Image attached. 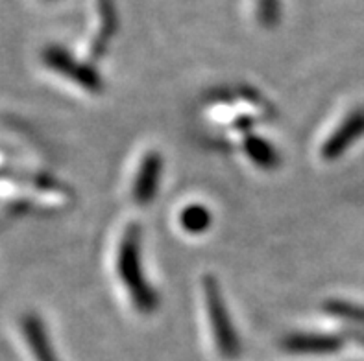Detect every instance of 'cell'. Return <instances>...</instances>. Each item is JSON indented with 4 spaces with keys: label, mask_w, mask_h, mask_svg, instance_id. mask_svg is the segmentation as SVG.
Returning <instances> with one entry per match:
<instances>
[{
    "label": "cell",
    "mask_w": 364,
    "mask_h": 361,
    "mask_svg": "<svg viewBox=\"0 0 364 361\" xmlns=\"http://www.w3.org/2000/svg\"><path fill=\"white\" fill-rule=\"evenodd\" d=\"M245 151L250 159L254 160L255 165L261 168H276L277 166V153L267 140L257 137H248L245 140Z\"/></svg>",
    "instance_id": "8"
},
{
    "label": "cell",
    "mask_w": 364,
    "mask_h": 361,
    "mask_svg": "<svg viewBox=\"0 0 364 361\" xmlns=\"http://www.w3.org/2000/svg\"><path fill=\"white\" fill-rule=\"evenodd\" d=\"M202 299L205 313H208L213 343L217 347L218 356L224 360H235L240 354L239 335L231 325V317L228 313L220 284L211 274H205L202 279Z\"/></svg>",
    "instance_id": "2"
},
{
    "label": "cell",
    "mask_w": 364,
    "mask_h": 361,
    "mask_svg": "<svg viewBox=\"0 0 364 361\" xmlns=\"http://www.w3.org/2000/svg\"><path fill=\"white\" fill-rule=\"evenodd\" d=\"M341 339L331 335H289L283 347L292 354H331L341 348Z\"/></svg>",
    "instance_id": "7"
},
{
    "label": "cell",
    "mask_w": 364,
    "mask_h": 361,
    "mask_svg": "<svg viewBox=\"0 0 364 361\" xmlns=\"http://www.w3.org/2000/svg\"><path fill=\"white\" fill-rule=\"evenodd\" d=\"M41 63L54 74H60L61 78L76 83L83 91L100 94L104 91V79L92 69L91 65L74 60L69 52H65L60 46H46L41 52Z\"/></svg>",
    "instance_id": "3"
},
{
    "label": "cell",
    "mask_w": 364,
    "mask_h": 361,
    "mask_svg": "<svg viewBox=\"0 0 364 361\" xmlns=\"http://www.w3.org/2000/svg\"><path fill=\"white\" fill-rule=\"evenodd\" d=\"M117 271L120 282L124 284L129 301L134 302L139 313H154L159 299L154 288L148 284L141 265V229L139 225H128L120 238L119 255H117Z\"/></svg>",
    "instance_id": "1"
},
{
    "label": "cell",
    "mask_w": 364,
    "mask_h": 361,
    "mask_svg": "<svg viewBox=\"0 0 364 361\" xmlns=\"http://www.w3.org/2000/svg\"><path fill=\"white\" fill-rule=\"evenodd\" d=\"M18 334L32 361H60L55 357L54 347L48 339L43 321L36 313H24L18 319Z\"/></svg>",
    "instance_id": "4"
},
{
    "label": "cell",
    "mask_w": 364,
    "mask_h": 361,
    "mask_svg": "<svg viewBox=\"0 0 364 361\" xmlns=\"http://www.w3.org/2000/svg\"><path fill=\"white\" fill-rule=\"evenodd\" d=\"M180 223L189 234H202L211 227V212L202 205L185 206L180 214Z\"/></svg>",
    "instance_id": "9"
},
{
    "label": "cell",
    "mask_w": 364,
    "mask_h": 361,
    "mask_svg": "<svg viewBox=\"0 0 364 361\" xmlns=\"http://www.w3.org/2000/svg\"><path fill=\"white\" fill-rule=\"evenodd\" d=\"M364 135V111H353L344 122L335 129L331 137L323 142L320 155L326 160H333L341 157L348 148Z\"/></svg>",
    "instance_id": "5"
},
{
    "label": "cell",
    "mask_w": 364,
    "mask_h": 361,
    "mask_svg": "<svg viewBox=\"0 0 364 361\" xmlns=\"http://www.w3.org/2000/svg\"><path fill=\"white\" fill-rule=\"evenodd\" d=\"M255 15L263 26L272 28L279 18V0H255Z\"/></svg>",
    "instance_id": "10"
},
{
    "label": "cell",
    "mask_w": 364,
    "mask_h": 361,
    "mask_svg": "<svg viewBox=\"0 0 364 361\" xmlns=\"http://www.w3.org/2000/svg\"><path fill=\"white\" fill-rule=\"evenodd\" d=\"M163 174V159L156 151H148L141 160L137 170V177L134 181V199L137 205L146 206L152 201L159 188Z\"/></svg>",
    "instance_id": "6"
},
{
    "label": "cell",
    "mask_w": 364,
    "mask_h": 361,
    "mask_svg": "<svg viewBox=\"0 0 364 361\" xmlns=\"http://www.w3.org/2000/svg\"><path fill=\"white\" fill-rule=\"evenodd\" d=\"M45 2H50V0H45Z\"/></svg>",
    "instance_id": "11"
}]
</instances>
